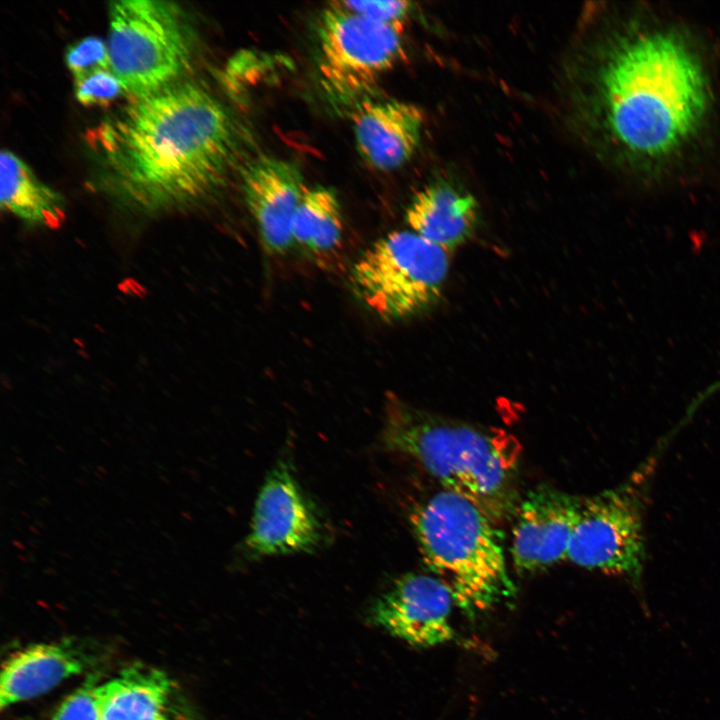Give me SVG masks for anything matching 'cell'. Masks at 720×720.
<instances>
[{
  "instance_id": "6da1fadb",
  "label": "cell",
  "mask_w": 720,
  "mask_h": 720,
  "mask_svg": "<svg viewBox=\"0 0 720 720\" xmlns=\"http://www.w3.org/2000/svg\"><path fill=\"white\" fill-rule=\"evenodd\" d=\"M90 146L114 191L145 212L192 205L223 181L237 148L221 102L196 83L136 98L92 129Z\"/></svg>"
},
{
  "instance_id": "7a4b0ae2",
  "label": "cell",
  "mask_w": 720,
  "mask_h": 720,
  "mask_svg": "<svg viewBox=\"0 0 720 720\" xmlns=\"http://www.w3.org/2000/svg\"><path fill=\"white\" fill-rule=\"evenodd\" d=\"M597 56L577 97L617 147L660 159L694 135L707 110L709 89L698 56L680 36L664 31L627 35L605 44Z\"/></svg>"
},
{
  "instance_id": "3957f363",
  "label": "cell",
  "mask_w": 720,
  "mask_h": 720,
  "mask_svg": "<svg viewBox=\"0 0 720 720\" xmlns=\"http://www.w3.org/2000/svg\"><path fill=\"white\" fill-rule=\"evenodd\" d=\"M382 442L386 449L415 460L444 490L469 499L494 522L515 510L513 479L519 445L511 435L391 398Z\"/></svg>"
},
{
  "instance_id": "277c9868",
  "label": "cell",
  "mask_w": 720,
  "mask_h": 720,
  "mask_svg": "<svg viewBox=\"0 0 720 720\" xmlns=\"http://www.w3.org/2000/svg\"><path fill=\"white\" fill-rule=\"evenodd\" d=\"M409 519L423 562L465 616L514 596L501 535L475 503L443 489L416 504Z\"/></svg>"
},
{
  "instance_id": "5b68a950",
  "label": "cell",
  "mask_w": 720,
  "mask_h": 720,
  "mask_svg": "<svg viewBox=\"0 0 720 720\" xmlns=\"http://www.w3.org/2000/svg\"><path fill=\"white\" fill-rule=\"evenodd\" d=\"M107 46L112 72L134 99L174 84L192 58L180 8L162 0L111 2Z\"/></svg>"
},
{
  "instance_id": "8992f818",
  "label": "cell",
  "mask_w": 720,
  "mask_h": 720,
  "mask_svg": "<svg viewBox=\"0 0 720 720\" xmlns=\"http://www.w3.org/2000/svg\"><path fill=\"white\" fill-rule=\"evenodd\" d=\"M446 249L412 230L387 234L355 262V294L383 321L395 322L429 310L440 299L449 273Z\"/></svg>"
},
{
  "instance_id": "52a82bcc",
  "label": "cell",
  "mask_w": 720,
  "mask_h": 720,
  "mask_svg": "<svg viewBox=\"0 0 720 720\" xmlns=\"http://www.w3.org/2000/svg\"><path fill=\"white\" fill-rule=\"evenodd\" d=\"M649 465L613 489L581 498L567 560L639 587L645 562L643 514Z\"/></svg>"
},
{
  "instance_id": "ba28073f",
  "label": "cell",
  "mask_w": 720,
  "mask_h": 720,
  "mask_svg": "<svg viewBox=\"0 0 720 720\" xmlns=\"http://www.w3.org/2000/svg\"><path fill=\"white\" fill-rule=\"evenodd\" d=\"M402 24H388L350 12L335 2L324 9L317 35L320 70L338 94L366 90L402 54Z\"/></svg>"
},
{
  "instance_id": "9c48e42d",
  "label": "cell",
  "mask_w": 720,
  "mask_h": 720,
  "mask_svg": "<svg viewBox=\"0 0 720 720\" xmlns=\"http://www.w3.org/2000/svg\"><path fill=\"white\" fill-rule=\"evenodd\" d=\"M321 540L319 519L288 464L267 475L255 503L245 541L255 556L311 552Z\"/></svg>"
},
{
  "instance_id": "30bf717a",
  "label": "cell",
  "mask_w": 720,
  "mask_h": 720,
  "mask_svg": "<svg viewBox=\"0 0 720 720\" xmlns=\"http://www.w3.org/2000/svg\"><path fill=\"white\" fill-rule=\"evenodd\" d=\"M453 606L450 591L437 577L407 573L373 602L368 620L410 645L431 647L454 638Z\"/></svg>"
},
{
  "instance_id": "8fae6325",
  "label": "cell",
  "mask_w": 720,
  "mask_h": 720,
  "mask_svg": "<svg viewBox=\"0 0 720 720\" xmlns=\"http://www.w3.org/2000/svg\"><path fill=\"white\" fill-rule=\"evenodd\" d=\"M581 498L541 487L516 509L510 553L518 573H534L562 560L577 522Z\"/></svg>"
},
{
  "instance_id": "7c38bea8",
  "label": "cell",
  "mask_w": 720,
  "mask_h": 720,
  "mask_svg": "<svg viewBox=\"0 0 720 720\" xmlns=\"http://www.w3.org/2000/svg\"><path fill=\"white\" fill-rule=\"evenodd\" d=\"M242 190L265 251L283 255L293 245V222L304 193L300 169L288 160L261 155L242 173Z\"/></svg>"
},
{
  "instance_id": "4fadbf2b",
  "label": "cell",
  "mask_w": 720,
  "mask_h": 720,
  "mask_svg": "<svg viewBox=\"0 0 720 720\" xmlns=\"http://www.w3.org/2000/svg\"><path fill=\"white\" fill-rule=\"evenodd\" d=\"M101 720H203L165 671L133 663L101 687Z\"/></svg>"
},
{
  "instance_id": "5bb4252c",
  "label": "cell",
  "mask_w": 720,
  "mask_h": 720,
  "mask_svg": "<svg viewBox=\"0 0 720 720\" xmlns=\"http://www.w3.org/2000/svg\"><path fill=\"white\" fill-rule=\"evenodd\" d=\"M98 655L86 644L64 639L37 643L11 654L2 665L0 708L40 696L63 680L96 665Z\"/></svg>"
},
{
  "instance_id": "9a60e30c",
  "label": "cell",
  "mask_w": 720,
  "mask_h": 720,
  "mask_svg": "<svg viewBox=\"0 0 720 720\" xmlns=\"http://www.w3.org/2000/svg\"><path fill=\"white\" fill-rule=\"evenodd\" d=\"M423 123V112L414 104L397 100L367 102L354 115L356 145L370 166L392 171L414 155Z\"/></svg>"
},
{
  "instance_id": "2e32d148",
  "label": "cell",
  "mask_w": 720,
  "mask_h": 720,
  "mask_svg": "<svg viewBox=\"0 0 720 720\" xmlns=\"http://www.w3.org/2000/svg\"><path fill=\"white\" fill-rule=\"evenodd\" d=\"M478 218L475 197L445 183L431 184L418 191L405 213L412 231L447 251L470 238Z\"/></svg>"
},
{
  "instance_id": "e0dca14e",
  "label": "cell",
  "mask_w": 720,
  "mask_h": 720,
  "mask_svg": "<svg viewBox=\"0 0 720 720\" xmlns=\"http://www.w3.org/2000/svg\"><path fill=\"white\" fill-rule=\"evenodd\" d=\"M1 208L31 226L56 228L65 218L63 197L42 183L10 150L0 155Z\"/></svg>"
},
{
  "instance_id": "ac0fdd59",
  "label": "cell",
  "mask_w": 720,
  "mask_h": 720,
  "mask_svg": "<svg viewBox=\"0 0 720 720\" xmlns=\"http://www.w3.org/2000/svg\"><path fill=\"white\" fill-rule=\"evenodd\" d=\"M342 232L336 193L324 186L305 188L293 222L294 245L309 254H327L340 245Z\"/></svg>"
},
{
  "instance_id": "d6986e66",
  "label": "cell",
  "mask_w": 720,
  "mask_h": 720,
  "mask_svg": "<svg viewBox=\"0 0 720 720\" xmlns=\"http://www.w3.org/2000/svg\"><path fill=\"white\" fill-rule=\"evenodd\" d=\"M101 687L90 676L58 705L48 720H101Z\"/></svg>"
},
{
  "instance_id": "ffe728a7",
  "label": "cell",
  "mask_w": 720,
  "mask_h": 720,
  "mask_svg": "<svg viewBox=\"0 0 720 720\" xmlns=\"http://www.w3.org/2000/svg\"><path fill=\"white\" fill-rule=\"evenodd\" d=\"M65 63L74 80L100 69H111L107 44L99 37L89 36L70 45Z\"/></svg>"
},
{
  "instance_id": "44dd1931",
  "label": "cell",
  "mask_w": 720,
  "mask_h": 720,
  "mask_svg": "<svg viewBox=\"0 0 720 720\" xmlns=\"http://www.w3.org/2000/svg\"><path fill=\"white\" fill-rule=\"evenodd\" d=\"M124 88L111 69H100L74 80L75 97L82 105H105Z\"/></svg>"
},
{
  "instance_id": "7402d4cb",
  "label": "cell",
  "mask_w": 720,
  "mask_h": 720,
  "mask_svg": "<svg viewBox=\"0 0 720 720\" xmlns=\"http://www.w3.org/2000/svg\"><path fill=\"white\" fill-rule=\"evenodd\" d=\"M338 6L374 21L402 24L411 11L408 1H340Z\"/></svg>"
},
{
  "instance_id": "603a6c76",
  "label": "cell",
  "mask_w": 720,
  "mask_h": 720,
  "mask_svg": "<svg viewBox=\"0 0 720 720\" xmlns=\"http://www.w3.org/2000/svg\"><path fill=\"white\" fill-rule=\"evenodd\" d=\"M13 544L20 549H24V545H22L19 541H14Z\"/></svg>"
}]
</instances>
